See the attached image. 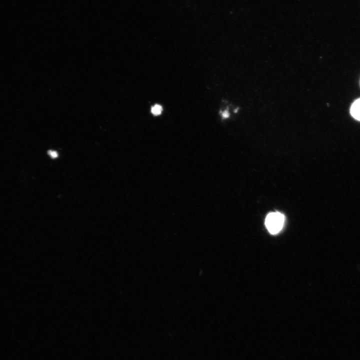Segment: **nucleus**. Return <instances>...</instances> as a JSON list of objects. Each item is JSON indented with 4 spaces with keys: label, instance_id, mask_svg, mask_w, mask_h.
Returning a JSON list of instances; mask_svg holds the SVG:
<instances>
[{
    "label": "nucleus",
    "instance_id": "nucleus-1",
    "mask_svg": "<svg viewBox=\"0 0 360 360\" xmlns=\"http://www.w3.org/2000/svg\"><path fill=\"white\" fill-rule=\"evenodd\" d=\"M284 222V216L279 212H270L268 214L265 224L269 232L276 234L282 229Z\"/></svg>",
    "mask_w": 360,
    "mask_h": 360
},
{
    "label": "nucleus",
    "instance_id": "nucleus-2",
    "mask_svg": "<svg viewBox=\"0 0 360 360\" xmlns=\"http://www.w3.org/2000/svg\"><path fill=\"white\" fill-rule=\"evenodd\" d=\"M350 113L355 119L360 120V98L352 104L350 108Z\"/></svg>",
    "mask_w": 360,
    "mask_h": 360
},
{
    "label": "nucleus",
    "instance_id": "nucleus-3",
    "mask_svg": "<svg viewBox=\"0 0 360 360\" xmlns=\"http://www.w3.org/2000/svg\"><path fill=\"white\" fill-rule=\"evenodd\" d=\"M162 110V108L161 106L159 104H156L151 109L152 113L154 116H158L161 114Z\"/></svg>",
    "mask_w": 360,
    "mask_h": 360
},
{
    "label": "nucleus",
    "instance_id": "nucleus-4",
    "mask_svg": "<svg viewBox=\"0 0 360 360\" xmlns=\"http://www.w3.org/2000/svg\"><path fill=\"white\" fill-rule=\"evenodd\" d=\"M48 154L52 158H55L58 156V152L54 150H49Z\"/></svg>",
    "mask_w": 360,
    "mask_h": 360
},
{
    "label": "nucleus",
    "instance_id": "nucleus-5",
    "mask_svg": "<svg viewBox=\"0 0 360 360\" xmlns=\"http://www.w3.org/2000/svg\"><path fill=\"white\" fill-rule=\"evenodd\" d=\"M222 116L224 118H225L228 116V112H224L222 113Z\"/></svg>",
    "mask_w": 360,
    "mask_h": 360
}]
</instances>
